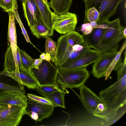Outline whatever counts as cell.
Masks as SVG:
<instances>
[{"mask_svg": "<svg viewBox=\"0 0 126 126\" xmlns=\"http://www.w3.org/2000/svg\"><path fill=\"white\" fill-rule=\"evenodd\" d=\"M55 107L49 105L39 103L29 98L25 108L26 114L35 121L40 122L52 115Z\"/></svg>", "mask_w": 126, "mask_h": 126, "instance_id": "obj_10", "label": "cell"}, {"mask_svg": "<svg viewBox=\"0 0 126 126\" xmlns=\"http://www.w3.org/2000/svg\"><path fill=\"white\" fill-rule=\"evenodd\" d=\"M16 92L25 94L23 85H12L0 80V94L6 92Z\"/></svg>", "mask_w": 126, "mask_h": 126, "instance_id": "obj_23", "label": "cell"}, {"mask_svg": "<svg viewBox=\"0 0 126 126\" xmlns=\"http://www.w3.org/2000/svg\"><path fill=\"white\" fill-rule=\"evenodd\" d=\"M59 89V87L49 85H39L35 89L44 97L48 98L53 92Z\"/></svg>", "mask_w": 126, "mask_h": 126, "instance_id": "obj_26", "label": "cell"}, {"mask_svg": "<svg viewBox=\"0 0 126 126\" xmlns=\"http://www.w3.org/2000/svg\"><path fill=\"white\" fill-rule=\"evenodd\" d=\"M87 17L88 22L93 21L97 22L99 19V12L94 7L91 8L89 9L87 11Z\"/></svg>", "mask_w": 126, "mask_h": 126, "instance_id": "obj_30", "label": "cell"}, {"mask_svg": "<svg viewBox=\"0 0 126 126\" xmlns=\"http://www.w3.org/2000/svg\"><path fill=\"white\" fill-rule=\"evenodd\" d=\"M57 47V43L51 38H46L45 53L50 54L51 57V59L55 55Z\"/></svg>", "mask_w": 126, "mask_h": 126, "instance_id": "obj_28", "label": "cell"}, {"mask_svg": "<svg viewBox=\"0 0 126 126\" xmlns=\"http://www.w3.org/2000/svg\"><path fill=\"white\" fill-rule=\"evenodd\" d=\"M123 35L124 37V38L126 39V28L125 27L123 30Z\"/></svg>", "mask_w": 126, "mask_h": 126, "instance_id": "obj_37", "label": "cell"}, {"mask_svg": "<svg viewBox=\"0 0 126 126\" xmlns=\"http://www.w3.org/2000/svg\"><path fill=\"white\" fill-rule=\"evenodd\" d=\"M17 7L15 9V18L18 22L20 26L22 31V33L23 34L26 41L28 42L31 43L34 46V47H35L30 41L27 32L26 31L20 18L17 11Z\"/></svg>", "mask_w": 126, "mask_h": 126, "instance_id": "obj_32", "label": "cell"}, {"mask_svg": "<svg viewBox=\"0 0 126 126\" xmlns=\"http://www.w3.org/2000/svg\"><path fill=\"white\" fill-rule=\"evenodd\" d=\"M57 43L55 55L51 60L54 63L58 69L67 63L81 55L89 48L79 51H73L72 46L67 42L66 34L61 36Z\"/></svg>", "mask_w": 126, "mask_h": 126, "instance_id": "obj_7", "label": "cell"}, {"mask_svg": "<svg viewBox=\"0 0 126 126\" xmlns=\"http://www.w3.org/2000/svg\"><path fill=\"white\" fill-rule=\"evenodd\" d=\"M79 97L84 107L90 114L80 120L83 126H109L112 121L106 111V107L99 96L89 88L83 84L79 87Z\"/></svg>", "mask_w": 126, "mask_h": 126, "instance_id": "obj_2", "label": "cell"}, {"mask_svg": "<svg viewBox=\"0 0 126 126\" xmlns=\"http://www.w3.org/2000/svg\"><path fill=\"white\" fill-rule=\"evenodd\" d=\"M0 7L4 11L8 12L12 10L15 11L17 7L16 0H0Z\"/></svg>", "mask_w": 126, "mask_h": 126, "instance_id": "obj_29", "label": "cell"}, {"mask_svg": "<svg viewBox=\"0 0 126 126\" xmlns=\"http://www.w3.org/2000/svg\"><path fill=\"white\" fill-rule=\"evenodd\" d=\"M66 92L59 88L52 93L48 98L53 103L55 107H61L65 108L64 97Z\"/></svg>", "mask_w": 126, "mask_h": 126, "instance_id": "obj_22", "label": "cell"}, {"mask_svg": "<svg viewBox=\"0 0 126 126\" xmlns=\"http://www.w3.org/2000/svg\"><path fill=\"white\" fill-rule=\"evenodd\" d=\"M86 67L68 70H58L56 82L63 90L79 87L89 77Z\"/></svg>", "mask_w": 126, "mask_h": 126, "instance_id": "obj_5", "label": "cell"}, {"mask_svg": "<svg viewBox=\"0 0 126 126\" xmlns=\"http://www.w3.org/2000/svg\"><path fill=\"white\" fill-rule=\"evenodd\" d=\"M66 35L67 42L71 46L76 44H83L86 43L83 35L77 32L73 31Z\"/></svg>", "mask_w": 126, "mask_h": 126, "instance_id": "obj_24", "label": "cell"}, {"mask_svg": "<svg viewBox=\"0 0 126 126\" xmlns=\"http://www.w3.org/2000/svg\"><path fill=\"white\" fill-rule=\"evenodd\" d=\"M19 49L23 67L26 69L30 70L34 67L33 63L34 59L32 58L24 50L19 48Z\"/></svg>", "mask_w": 126, "mask_h": 126, "instance_id": "obj_25", "label": "cell"}, {"mask_svg": "<svg viewBox=\"0 0 126 126\" xmlns=\"http://www.w3.org/2000/svg\"><path fill=\"white\" fill-rule=\"evenodd\" d=\"M26 107L16 105H0V126H17L26 114Z\"/></svg>", "mask_w": 126, "mask_h": 126, "instance_id": "obj_8", "label": "cell"}, {"mask_svg": "<svg viewBox=\"0 0 126 126\" xmlns=\"http://www.w3.org/2000/svg\"><path fill=\"white\" fill-rule=\"evenodd\" d=\"M15 11L12 10L8 12L9 16V20L7 38L8 44L10 45L14 57L17 63L16 53L18 46L17 45V39L15 23Z\"/></svg>", "mask_w": 126, "mask_h": 126, "instance_id": "obj_15", "label": "cell"}, {"mask_svg": "<svg viewBox=\"0 0 126 126\" xmlns=\"http://www.w3.org/2000/svg\"><path fill=\"white\" fill-rule=\"evenodd\" d=\"M27 96L29 98L39 103L54 106L52 102L48 98L38 96L32 94H28Z\"/></svg>", "mask_w": 126, "mask_h": 126, "instance_id": "obj_31", "label": "cell"}, {"mask_svg": "<svg viewBox=\"0 0 126 126\" xmlns=\"http://www.w3.org/2000/svg\"><path fill=\"white\" fill-rule=\"evenodd\" d=\"M21 2L26 18L30 28L34 26L37 20L35 16L33 7L30 0H20Z\"/></svg>", "mask_w": 126, "mask_h": 126, "instance_id": "obj_20", "label": "cell"}, {"mask_svg": "<svg viewBox=\"0 0 126 126\" xmlns=\"http://www.w3.org/2000/svg\"><path fill=\"white\" fill-rule=\"evenodd\" d=\"M93 29L90 23L87 22L84 23L82 25L80 30L83 34L87 35L90 33Z\"/></svg>", "mask_w": 126, "mask_h": 126, "instance_id": "obj_33", "label": "cell"}, {"mask_svg": "<svg viewBox=\"0 0 126 126\" xmlns=\"http://www.w3.org/2000/svg\"><path fill=\"white\" fill-rule=\"evenodd\" d=\"M17 59L18 68L23 67L22 65L20 55L19 52V47H18L17 49V52L16 53Z\"/></svg>", "mask_w": 126, "mask_h": 126, "instance_id": "obj_35", "label": "cell"}, {"mask_svg": "<svg viewBox=\"0 0 126 126\" xmlns=\"http://www.w3.org/2000/svg\"><path fill=\"white\" fill-rule=\"evenodd\" d=\"M40 58L43 60H45L47 61H50L51 59V57L50 54L47 53H43L39 56Z\"/></svg>", "mask_w": 126, "mask_h": 126, "instance_id": "obj_34", "label": "cell"}, {"mask_svg": "<svg viewBox=\"0 0 126 126\" xmlns=\"http://www.w3.org/2000/svg\"><path fill=\"white\" fill-rule=\"evenodd\" d=\"M126 40L124 42L119 51L115 57L112 61L107 71L105 76V80H107L108 78L112 71L118 62L120 60L121 58V54L124 49L126 48Z\"/></svg>", "mask_w": 126, "mask_h": 126, "instance_id": "obj_27", "label": "cell"}, {"mask_svg": "<svg viewBox=\"0 0 126 126\" xmlns=\"http://www.w3.org/2000/svg\"><path fill=\"white\" fill-rule=\"evenodd\" d=\"M27 98L24 94L16 92H6L0 94V105L10 104L26 107Z\"/></svg>", "mask_w": 126, "mask_h": 126, "instance_id": "obj_14", "label": "cell"}, {"mask_svg": "<svg viewBox=\"0 0 126 126\" xmlns=\"http://www.w3.org/2000/svg\"><path fill=\"white\" fill-rule=\"evenodd\" d=\"M106 29L103 28H94L89 34L83 35L85 41L90 48H94L97 45Z\"/></svg>", "mask_w": 126, "mask_h": 126, "instance_id": "obj_18", "label": "cell"}, {"mask_svg": "<svg viewBox=\"0 0 126 126\" xmlns=\"http://www.w3.org/2000/svg\"><path fill=\"white\" fill-rule=\"evenodd\" d=\"M100 53L96 50L88 49L82 55L67 63L58 70H68L86 67L94 63L98 59Z\"/></svg>", "mask_w": 126, "mask_h": 126, "instance_id": "obj_13", "label": "cell"}, {"mask_svg": "<svg viewBox=\"0 0 126 126\" xmlns=\"http://www.w3.org/2000/svg\"><path fill=\"white\" fill-rule=\"evenodd\" d=\"M85 8L84 23L88 22L87 14L88 9L94 7L99 14L97 24L106 23L109 18L116 13L117 8L124 0H82Z\"/></svg>", "mask_w": 126, "mask_h": 126, "instance_id": "obj_4", "label": "cell"}, {"mask_svg": "<svg viewBox=\"0 0 126 126\" xmlns=\"http://www.w3.org/2000/svg\"><path fill=\"white\" fill-rule=\"evenodd\" d=\"M17 82L20 85H24L30 89H35L39 85L32 75L31 70L23 67L13 72H9L4 69L1 72Z\"/></svg>", "mask_w": 126, "mask_h": 126, "instance_id": "obj_11", "label": "cell"}, {"mask_svg": "<svg viewBox=\"0 0 126 126\" xmlns=\"http://www.w3.org/2000/svg\"><path fill=\"white\" fill-rule=\"evenodd\" d=\"M117 50H108L99 53L97 59L93 65L92 73L96 78L105 76L113 59L118 52Z\"/></svg>", "mask_w": 126, "mask_h": 126, "instance_id": "obj_12", "label": "cell"}, {"mask_svg": "<svg viewBox=\"0 0 126 126\" xmlns=\"http://www.w3.org/2000/svg\"><path fill=\"white\" fill-rule=\"evenodd\" d=\"M41 14L43 21L48 28L53 29L52 23V12L51 11L48 2L44 0H33Z\"/></svg>", "mask_w": 126, "mask_h": 126, "instance_id": "obj_17", "label": "cell"}, {"mask_svg": "<svg viewBox=\"0 0 126 126\" xmlns=\"http://www.w3.org/2000/svg\"><path fill=\"white\" fill-rule=\"evenodd\" d=\"M43 60L40 58L34 59L33 63L34 67L40 64L42 62Z\"/></svg>", "mask_w": 126, "mask_h": 126, "instance_id": "obj_36", "label": "cell"}, {"mask_svg": "<svg viewBox=\"0 0 126 126\" xmlns=\"http://www.w3.org/2000/svg\"><path fill=\"white\" fill-rule=\"evenodd\" d=\"M44 0L46 2H47V0Z\"/></svg>", "mask_w": 126, "mask_h": 126, "instance_id": "obj_38", "label": "cell"}, {"mask_svg": "<svg viewBox=\"0 0 126 126\" xmlns=\"http://www.w3.org/2000/svg\"><path fill=\"white\" fill-rule=\"evenodd\" d=\"M4 70L9 72H13L19 69L18 63L14 57L11 47L9 44L4 54Z\"/></svg>", "mask_w": 126, "mask_h": 126, "instance_id": "obj_21", "label": "cell"}, {"mask_svg": "<svg viewBox=\"0 0 126 126\" xmlns=\"http://www.w3.org/2000/svg\"><path fill=\"white\" fill-rule=\"evenodd\" d=\"M107 28L97 45L93 48L99 53L108 50H117L118 43L124 38L125 27L121 25L119 18L107 23Z\"/></svg>", "mask_w": 126, "mask_h": 126, "instance_id": "obj_3", "label": "cell"}, {"mask_svg": "<svg viewBox=\"0 0 126 126\" xmlns=\"http://www.w3.org/2000/svg\"><path fill=\"white\" fill-rule=\"evenodd\" d=\"M31 70L39 85H49L59 87L56 82L58 68L51 60L47 61L43 60L40 64L32 67Z\"/></svg>", "mask_w": 126, "mask_h": 126, "instance_id": "obj_6", "label": "cell"}, {"mask_svg": "<svg viewBox=\"0 0 126 126\" xmlns=\"http://www.w3.org/2000/svg\"><path fill=\"white\" fill-rule=\"evenodd\" d=\"M77 23V17L75 13L68 11L59 15L52 12L53 29L61 34H66L74 30Z\"/></svg>", "mask_w": 126, "mask_h": 126, "instance_id": "obj_9", "label": "cell"}, {"mask_svg": "<svg viewBox=\"0 0 126 126\" xmlns=\"http://www.w3.org/2000/svg\"><path fill=\"white\" fill-rule=\"evenodd\" d=\"M117 80L99 93L110 119L117 121L126 112V64L123 63L115 69Z\"/></svg>", "mask_w": 126, "mask_h": 126, "instance_id": "obj_1", "label": "cell"}, {"mask_svg": "<svg viewBox=\"0 0 126 126\" xmlns=\"http://www.w3.org/2000/svg\"><path fill=\"white\" fill-rule=\"evenodd\" d=\"M73 0H50L48 2L49 6L56 14L60 15L68 11Z\"/></svg>", "mask_w": 126, "mask_h": 126, "instance_id": "obj_19", "label": "cell"}, {"mask_svg": "<svg viewBox=\"0 0 126 126\" xmlns=\"http://www.w3.org/2000/svg\"><path fill=\"white\" fill-rule=\"evenodd\" d=\"M37 20L34 26L30 28L33 35L38 38L41 37L46 39L53 35L54 30L48 28L44 22L42 16L38 17Z\"/></svg>", "mask_w": 126, "mask_h": 126, "instance_id": "obj_16", "label": "cell"}]
</instances>
